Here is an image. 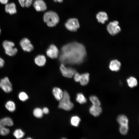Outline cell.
<instances>
[{"label": "cell", "instance_id": "obj_8", "mask_svg": "<svg viewBox=\"0 0 139 139\" xmlns=\"http://www.w3.org/2000/svg\"><path fill=\"white\" fill-rule=\"evenodd\" d=\"M118 24L119 22L117 21L109 23L107 26V29L110 34L112 35H115L120 31L121 29Z\"/></svg>", "mask_w": 139, "mask_h": 139}, {"label": "cell", "instance_id": "obj_26", "mask_svg": "<svg viewBox=\"0 0 139 139\" xmlns=\"http://www.w3.org/2000/svg\"><path fill=\"white\" fill-rule=\"evenodd\" d=\"M90 100L93 105L100 106L101 103L98 98L95 95H92L89 98Z\"/></svg>", "mask_w": 139, "mask_h": 139}, {"label": "cell", "instance_id": "obj_14", "mask_svg": "<svg viewBox=\"0 0 139 139\" xmlns=\"http://www.w3.org/2000/svg\"><path fill=\"white\" fill-rule=\"evenodd\" d=\"M102 111V109L100 106L92 105L89 109L90 114L95 117L99 116L101 113Z\"/></svg>", "mask_w": 139, "mask_h": 139}, {"label": "cell", "instance_id": "obj_29", "mask_svg": "<svg viewBox=\"0 0 139 139\" xmlns=\"http://www.w3.org/2000/svg\"><path fill=\"white\" fill-rule=\"evenodd\" d=\"M43 114L42 109L39 108H35L33 111L34 115L38 118L41 117L43 116Z\"/></svg>", "mask_w": 139, "mask_h": 139}, {"label": "cell", "instance_id": "obj_33", "mask_svg": "<svg viewBox=\"0 0 139 139\" xmlns=\"http://www.w3.org/2000/svg\"><path fill=\"white\" fill-rule=\"evenodd\" d=\"M42 110L43 113L45 114H47L49 112L48 109L46 107L44 108Z\"/></svg>", "mask_w": 139, "mask_h": 139}, {"label": "cell", "instance_id": "obj_21", "mask_svg": "<svg viewBox=\"0 0 139 139\" xmlns=\"http://www.w3.org/2000/svg\"><path fill=\"white\" fill-rule=\"evenodd\" d=\"M128 86L130 88H133L137 86V81L134 77L131 76L127 80Z\"/></svg>", "mask_w": 139, "mask_h": 139}, {"label": "cell", "instance_id": "obj_24", "mask_svg": "<svg viewBox=\"0 0 139 139\" xmlns=\"http://www.w3.org/2000/svg\"><path fill=\"white\" fill-rule=\"evenodd\" d=\"M76 100L77 102L81 104L85 103L87 102L86 98L81 93H79L77 94Z\"/></svg>", "mask_w": 139, "mask_h": 139}, {"label": "cell", "instance_id": "obj_20", "mask_svg": "<svg viewBox=\"0 0 139 139\" xmlns=\"http://www.w3.org/2000/svg\"><path fill=\"white\" fill-rule=\"evenodd\" d=\"M117 121L120 125H128V120L127 117L124 115H119L117 118Z\"/></svg>", "mask_w": 139, "mask_h": 139}, {"label": "cell", "instance_id": "obj_27", "mask_svg": "<svg viewBox=\"0 0 139 139\" xmlns=\"http://www.w3.org/2000/svg\"><path fill=\"white\" fill-rule=\"evenodd\" d=\"M129 129L128 124L127 125H120L119 131L123 135H125L127 133Z\"/></svg>", "mask_w": 139, "mask_h": 139}, {"label": "cell", "instance_id": "obj_12", "mask_svg": "<svg viewBox=\"0 0 139 139\" xmlns=\"http://www.w3.org/2000/svg\"><path fill=\"white\" fill-rule=\"evenodd\" d=\"M33 6L38 12L43 11L46 10V4L43 0H35L33 3Z\"/></svg>", "mask_w": 139, "mask_h": 139}, {"label": "cell", "instance_id": "obj_28", "mask_svg": "<svg viewBox=\"0 0 139 139\" xmlns=\"http://www.w3.org/2000/svg\"><path fill=\"white\" fill-rule=\"evenodd\" d=\"M14 136L17 139H20L22 138L24 135V133L20 129L16 130L13 133Z\"/></svg>", "mask_w": 139, "mask_h": 139}, {"label": "cell", "instance_id": "obj_3", "mask_svg": "<svg viewBox=\"0 0 139 139\" xmlns=\"http://www.w3.org/2000/svg\"><path fill=\"white\" fill-rule=\"evenodd\" d=\"M59 101L58 107L60 109L66 111H69L73 107L74 105L70 101L69 95L66 91H64L63 98Z\"/></svg>", "mask_w": 139, "mask_h": 139}, {"label": "cell", "instance_id": "obj_5", "mask_svg": "<svg viewBox=\"0 0 139 139\" xmlns=\"http://www.w3.org/2000/svg\"><path fill=\"white\" fill-rule=\"evenodd\" d=\"M5 53L10 56L15 55L18 52L17 49L14 47L15 44L12 41L5 40L2 43Z\"/></svg>", "mask_w": 139, "mask_h": 139}, {"label": "cell", "instance_id": "obj_23", "mask_svg": "<svg viewBox=\"0 0 139 139\" xmlns=\"http://www.w3.org/2000/svg\"><path fill=\"white\" fill-rule=\"evenodd\" d=\"M5 106L7 109L10 111L13 112L15 110V105L14 103L12 101H8L6 103Z\"/></svg>", "mask_w": 139, "mask_h": 139}, {"label": "cell", "instance_id": "obj_22", "mask_svg": "<svg viewBox=\"0 0 139 139\" xmlns=\"http://www.w3.org/2000/svg\"><path fill=\"white\" fill-rule=\"evenodd\" d=\"M20 5L23 7H28L33 3V0H18Z\"/></svg>", "mask_w": 139, "mask_h": 139}, {"label": "cell", "instance_id": "obj_6", "mask_svg": "<svg viewBox=\"0 0 139 139\" xmlns=\"http://www.w3.org/2000/svg\"><path fill=\"white\" fill-rule=\"evenodd\" d=\"M66 28L72 32L76 31L80 27V24L78 19L76 18L68 19L65 23Z\"/></svg>", "mask_w": 139, "mask_h": 139}, {"label": "cell", "instance_id": "obj_9", "mask_svg": "<svg viewBox=\"0 0 139 139\" xmlns=\"http://www.w3.org/2000/svg\"><path fill=\"white\" fill-rule=\"evenodd\" d=\"M0 87L6 93H9L12 90V84L7 77L1 80Z\"/></svg>", "mask_w": 139, "mask_h": 139}, {"label": "cell", "instance_id": "obj_1", "mask_svg": "<svg viewBox=\"0 0 139 139\" xmlns=\"http://www.w3.org/2000/svg\"><path fill=\"white\" fill-rule=\"evenodd\" d=\"M59 60L65 65L80 64L85 60L86 55L83 45L77 42L68 43L63 46L59 54Z\"/></svg>", "mask_w": 139, "mask_h": 139}, {"label": "cell", "instance_id": "obj_32", "mask_svg": "<svg viewBox=\"0 0 139 139\" xmlns=\"http://www.w3.org/2000/svg\"><path fill=\"white\" fill-rule=\"evenodd\" d=\"M5 62L4 60L0 57V68L3 67L4 65Z\"/></svg>", "mask_w": 139, "mask_h": 139}, {"label": "cell", "instance_id": "obj_15", "mask_svg": "<svg viewBox=\"0 0 139 139\" xmlns=\"http://www.w3.org/2000/svg\"><path fill=\"white\" fill-rule=\"evenodd\" d=\"M121 66V63L117 59H114L110 62L109 68L112 71L117 72L120 69Z\"/></svg>", "mask_w": 139, "mask_h": 139}, {"label": "cell", "instance_id": "obj_25", "mask_svg": "<svg viewBox=\"0 0 139 139\" xmlns=\"http://www.w3.org/2000/svg\"><path fill=\"white\" fill-rule=\"evenodd\" d=\"M80 120V119L79 117L77 116H73L71 119V124L73 126L77 127L79 125Z\"/></svg>", "mask_w": 139, "mask_h": 139}, {"label": "cell", "instance_id": "obj_4", "mask_svg": "<svg viewBox=\"0 0 139 139\" xmlns=\"http://www.w3.org/2000/svg\"><path fill=\"white\" fill-rule=\"evenodd\" d=\"M13 123L12 119L8 117L3 118L0 120V134L5 136L10 133V131L6 126H13Z\"/></svg>", "mask_w": 139, "mask_h": 139}, {"label": "cell", "instance_id": "obj_36", "mask_svg": "<svg viewBox=\"0 0 139 139\" xmlns=\"http://www.w3.org/2000/svg\"><path fill=\"white\" fill-rule=\"evenodd\" d=\"M1 29H0V33H1Z\"/></svg>", "mask_w": 139, "mask_h": 139}, {"label": "cell", "instance_id": "obj_7", "mask_svg": "<svg viewBox=\"0 0 139 139\" xmlns=\"http://www.w3.org/2000/svg\"><path fill=\"white\" fill-rule=\"evenodd\" d=\"M60 69L63 76L69 78H72L77 72L75 69L71 67L66 66L62 64L60 65Z\"/></svg>", "mask_w": 139, "mask_h": 139}, {"label": "cell", "instance_id": "obj_35", "mask_svg": "<svg viewBox=\"0 0 139 139\" xmlns=\"http://www.w3.org/2000/svg\"><path fill=\"white\" fill-rule=\"evenodd\" d=\"M54 1L56 2H58L59 3H62L63 0H53Z\"/></svg>", "mask_w": 139, "mask_h": 139}, {"label": "cell", "instance_id": "obj_16", "mask_svg": "<svg viewBox=\"0 0 139 139\" xmlns=\"http://www.w3.org/2000/svg\"><path fill=\"white\" fill-rule=\"evenodd\" d=\"M35 64L39 66H44L46 62L45 56L43 55H39L36 56L34 59Z\"/></svg>", "mask_w": 139, "mask_h": 139}, {"label": "cell", "instance_id": "obj_18", "mask_svg": "<svg viewBox=\"0 0 139 139\" xmlns=\"http://www.w3.org/2000/svg\"><path fill=\"white\" fill-rule=\"evenodd\" d=\"M53 93L56 99L60 101L63 98L64 92L60 88L55 87L53 89Z\"/></svg>", "mask_w": 139, "mask_h": 139}, {"label": "cell", "instance_id": "obj_10", "mask_svg": "<svg viewBox=\"0 0 139 139\" xmlns=\"http://www.w3.org/2000/svg\"><path fill=\"white\" fill-rule=\"evenodd\" d=\"M46 54L48 57L53 59L56 58L58 57L59 53L57 47L52 44L50 45L47 49Z\"/></svg>", "mask_w": 139, "mask_h": 139}, {"label": "cell", "instance_id": "obj_2", "mask_svg": "<svg viewBox=\"0 0 139 139\" xmlns=\"http://www.w3.org/2000/svg\"><path fill=\"white\" fill-rule=\"evenodd\" d=\"M43 20L47 25L49 27H53L59 23V18L56 12L49 11L45 12L43 16Z\"/></svg>", "mask_w": 139, "mask_h": 139}, {"label": "cell", "instance_id": "obj_13", "mask_svg": "<svg viewBox=\"0 0 139 139\" xmlns=\"http://www.w3.org/2000/svg\"><path fill=\"white\" fill-rule=\"evenodd\" d=\"M5 10L6 12L11 15L14 14L17 12L16 5L15 4L11 2L5 4Z\"/></svg>", "mask_w": 139, "mask_h": 139}, {"label": "cell", "instance_id": "obj_30", "mask_svg": "<svg viewBox=\"0 0 139 139\" xmlns=\"http://www.w3.org/2000/svg\"><path fill=\"white\" fill-rule=\"evenodd\" d=\"M19 97L20 100L23 101H26L28 98L27 94L23 92H21L19 94Z\"/></svg>", "mask_w": 139, "mask_h": 139}, {"label": "cell", "instance_id": "obj_31", "mask_svg": "<svg viewBox=\"0 0 139 139\" xmlns=\"http://www.w3.org/2000/svg\"><path fill=\"white\" fill-rule=\"evenodd\" d=\"M74 75V79L75 81L76 82H79L81 78V74L76 72Z\"/></svg>", "mask_w": 139, "mask_h": 139}, {"label": "cell", "instance_id": "obj_19", "mask_svg": "<svg viewBox=\"0 0 139 139\" xmlns=\"http://www.w3.org/2000/svg\"><path fill=\"white\" fill-rule=\"evenodd\" d=\"M89 74L88 73L81 74V78L79 82L82 85H85L88 83L89 80Z\"/></svg>", "mask_w": 139, "mask_h": 139}, {"label": "cell", "instance_id": "obj_17", "mask_svg": "<svg viewBox=\"0 0 139 139\" xmlns=\"http://www.w3.org/2000/svg\"><path fill=\"white\" fill-rule=\"evenodd\" d=\"M96 17L98 21L102 24L105 23L108 19L107 14L104 12H99L97 15Z\"/></svg>", "mask_w": 139, "mask_h": 139}, {"label": "cell", "instance_id": "obj_11", "mask_svg": "<svg viewBox=\"0 0 139 139\" xmlns=\"http://www.w3.org/2000/svg\"><path fill=\"white\" fill-rule=\"evenodd\" d=\"M20 44L23 50L25 52H30L34 49L30 40L26 38H23L20 40Z\"/></svg>", "mask_w": 139, "mask_h": 139}, {"label": "cell", "instance_id": "obj_34", "mask_svg": "<svg viewBox=\"0 0 139 139\" xmlns=\"http://www.w3.org/2000/svg\"><path fill=\"white\" fill-rule=\"evenodd\" d=\"M9 0H0V3L2 4H6L8 3Z\"/></svg>", "mask_w": 139, "mask_h": 139}]
</instances>
